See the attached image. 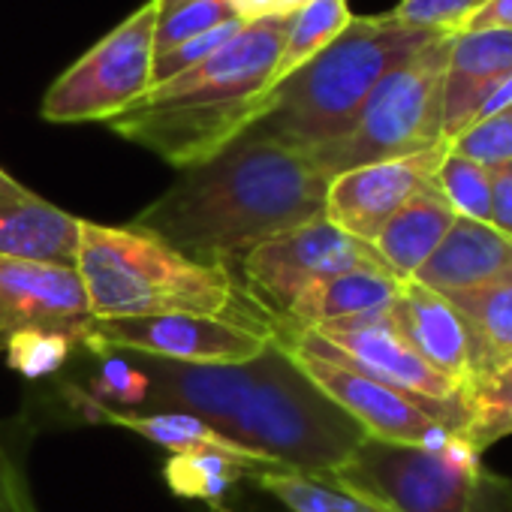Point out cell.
Instances as JSON below:
<instances>
[{
    "label": "cell",
    "instance_id": "cell-1",
    "mask_svg": "<svg viewBox=\"0 0 512 512\" xmlns=\"http://www.w3.org/2000/svg\"><path fill=\"white\" fill-rule=\"evenodd\" d=\"M151 389L139 410H184L275 470L332 473L368 437L272 341L238 365H178L130 353Z\"/></svg>",
    "mask_w": 512,
    "mask_h": 512
},
{
    "label": "cell",
    "instance_id": "cell-2",
    "mask_svg": "<svg viewBox=\"0 0 512 512\" xmlns=\"http://www.w3.org/2000/svg\"><path fill=\"white\" fill-rule=\"evenodd\" d=\"M329 178L308 154L241 133L211 160L181 169L133 226L199 263L226 266L244 250L326 214Z\"/></svg>",
    "mask_w": 512,
    "mask_h": 512
},
{
    "label": "cell",
    "instance_id": "cell-3",
    "mask_svg": "<svg viewBox=\"0 0 512 512\" xmlns=\"http://www.w3.org/2000/svg\"><path fill=\"white\" fill-rule=\"evenodd\" d=\"M290 16L244 25L214 55L151 88L109 127L175 169L211 160L266 115Z\"/></svg>",
    "mask_w": 512,
    "mask_h": 512
},
{
    "label": "cell",
    "instance_id": "cell-4",
    "mask_svg": "<svg viewBox=\"0 0 512 512\" xmlns=\"http://www.w3.org/2000/svg\"><path fill=\"white\" fill-rule=\"evenodd\" d=\"M76 272L97 323L196 314L229 317L275 335L272 320L241 293L226 266L199 263L133 223L82 220Z\"/></svg>",
    "mask_w": 512,
    "mask_h": 512
},
{
    "label": "cell",
    "instance_id": "cell-5",
    "mask_svg": "<svg viewBox=\"0 0 512 512\" xmlns=\"http://www.w3.org/2000/svg\"><path fill=\"white\" fill-rule=\"evenodd\" d=\"M437 34L443 31L410 28L389 13L353 16L335 43L272 88L266 115L250 130L302 154L338 142L383 76Z\"/></svg>",
    "mask_w": 512,
    "mask_h": 512
},
{
    "label": "cell",
    "instance_id": "cell-6",
    "mask_svg": "<svg viewBox=\"0 0 512 512\" xmlns=\"http://www.w3.org/2000/svg\"><path fill=\"white\" fill-rule=\"evenodd\" d=\"M449 49L452 34H437L383 76L356 124L338 142L308 154L311 163L326 178H335L368 163L398 160L443 145V79Z\"/></svg>",
    "mask_w": 512,
    "mask_h": 512
},
{
    "label": "cell",
    "instance_id": "cell-7",
    "mask_svg": "<svg viewBox=\"0 0 512 512\" xmlns=\"http://www.w3.org/2000/svg\"><path fill=\"white\" fill-rule=\"evenodd\" d=\"M332 476L389 512H473L482 464L464 437L443 449L365 437Z\"/></svg>",
    "mask_w": 512,
    "mask_h": 512
},
{
    "label": "cell",
    "instance_id": "cell-8",
    "mask_svg": "<svg viewBox=\"0 0 512 512\" xmlns=\"http://www.w3.org/2000/svg\"><path fill=\"white\" fill-rule=\"evenodd\" d=\"M226 269L232 272L241 293L272 320L278 332L290 308L320 281L350 269L386 266L368 241H359L320 217L244 250L232 263H226Z\"/></svg>",
    "mask_w": 512,
    "mask_h": 512
},
{
    "label": "cell",
    "instance_id": "cell-9",
    "mask_svg": "<svg viewBox=\"0 0 512 512\" xmlns=\"http://www.w3.org/2000/svg\"><path fill=\"white\" fill-rule=\"evenodd\" d=\"M157 16V0H148L58 76L43 97V118L52 124H109L136 106L151 91Z\"/></svg>",
    "mask_w": 512,
    "mask_h": 512
},
{
    "label": "cell",
    "instance_id": "cell-10",
    "mask_svg": "<svg viewBox=\"0 0 512 512\" xmlns=\"http://www.w3.org/2000/svg\"><path fill=\"white\" fill-rule=\"evenodd\" d=\"M287 353L320 392H326L347 416L365 428L368 437L443 449L452 437H464L467 431L464 395L452 401H419L341 362L311 356L299 347H287Z\"/></svg>",
    "mask_w": 512,
    "mask_h": 512
},
{
    "label": "cell",
    "instance_id": "cell-11",
    "mask_svg": "<svg viewBox=\"0 0 512 512\" xmlns=\"http://www.w3.org/2000/svg\"><path fill=\"white\" fill-rule=\"evenodd\" d=\"M272 341V332L229 317L169 314L94 323L85 350L94 356L139 353L178 365H238L256 359Z\"/></svg>",
    "mask_w": 512,
    "mask_h": 512
},
{
    "label": "cell",
    "instance_id": "cell-12",
    "mask_svg": "<svg viewBox=\"0 0 512 512\" xmlns=\"http://www.w3.org/2000/svg\"><path fill=\"white\" fill-rule=\"evenodd\" d=\"M278 344L299 347L311 356L356 368L419 401H452L464 395V386L443 377L410 350V344L398 335L389 311L356 317V320H341V323H326V326L299 332L293 338H284Z\"/></svg>",
    "mask_w": 512,
    "mask_h": 512
},
{
    "label": "cell",
    "instance_id": "cell-13",
    "mask_svg": "<svg viewBox=\"0 0 512 512\" xmlns=\"http://www.w3.org/2000/svg\"><path fill=\"white\" fill-rule=\"evenodd\" d=\"M94 314L76 269L0 256V350L19 332H61L79 347L94 332Z\"/></svg>",
    "mask_w": 512,
    "mask_h": 512
},
{
    "label": "cell",
    "instance_id": "cell-14",
    "mask_svg": "<svg viewBox=\"0 0 512 512\" xmlns=\"http://www.w3.org/2000/svg\"><path fill=\"white\" fill-rule=\"evenodd\" d=\"M446 154V142L422 154L368 163L329 178L326 220L359 241H374L377 232L422 190L434 187V172Z\"/></svg>",
    "mask_w": 512,
    "mask_h": 512
},
{
    "label": "cell",
    "instance_id": "cell-15",
    "mask_svg": "<svg viewBox=\"0 0 512 512\" xmlns=\"http://www.w3.org/2000/svg\"><path fill=\"white\" fill-rule=\"evenodd\" d=\"M413 281L440 296L506 287L512 284V238L491 223L455 217Z\"/></svg>",
    "mask_w": 512,
    "mask_h": 512
},
{
    "label": "cell",
    "instance_id": "cell-16",
    "mask_svg": "<svg viewBox=\"0 0 512 512\" xmlns=\"http://www.w3.org/2000/svg\"><path fill=\"white\" fill-rule=\"evenodd\" d=\"M82 217L61 211L0 169V256L76 269Z\"/></svg>",
    "mask_w": 512,
    "mask_h": 512
},
{
    "label": "cell",
    "instance_id": "cell-17",
    "mask_svg": "<svg viewBox=\"0 0 512 512\" xmlns=\"http://www.w3.org/2000/svg\"><path fill=\"white\" fill-rule=\"evenodd\" d=\"M512 76V31H458L443 79V142L455 139Z\"/></svg>",
    "mask_w": 512,
    "mask_h": 512
},
{
    "label": "cell",
    "instance_id": "cell-18",
    "mask_svg": "<svg viewBox=\"0 0 512 512\" xmlns=\"http://www.w3.org/2000/svg\"><path fill=\"white\" fill-rule=\"evenodd\" d=\"M389 317L398 335L410 344V350L419 359H425L434 371L467 389V332L446 296L416 281H404L395 302L389 305Z\"/></svg>",
    "mask_w": 512,
    "mask_h": 512
},
{
    "label": "cell",
    "instance_id": "cell-19",
    "mask_svg": "<svg viewBox=\"0 0 512 512\" xmlns=\"http://www.w3.org/2000/svg\"><path fill=\"white\" fill-rule=\"evenodd\" d=\"M398 290H401V281L392 278L386 269H350V272H341V275L311 287L290 308L287 320L275 332V341L293 338L299 332H308V329H317V326H326V323L383 314L395 302Z\"/></svg>",
    "mask_w": 512,
    "mask_h": 512
},
{
    "label": "cell",
    "instance_id": "cell-20",
    "mask_svg": "<svg viewBox=\"0 0 512 512\" xmlns=\"http://www.w3.org/2000/svg\"><path fill=\"white\" fill-rule=\"evenodd\" d=\"M455 223V211L440 196L437 187L416 193L371 241L380 263L389 269L392 278L413 281L416 272L428 263V256L437 250L449 226Z\"/></svg>",
    "mask_w": 512,
    "mask_h": 512
},
{
    "label": "cell",
    "instance_id": "cell-21",
    "mask_svg": "<svg viewBox=\"0 0 512 512\" xmlns=\"http://www.w3.org/2000/svg\"><path fill=\"white\" fill-rule=\"evenodd\" d=\"M446 299L467 332L470 383L512 365V284L476 293H449Z\"/></svg>",
    "mask_w": 512,
    "mask_h": 512
},
{
    "label": "cell",
    "instance_id": "cell-22",
    "mask_svg": "<svg viewBox=\"0 0 512 512\" xmlns=\"http://www.w3.org/2000/svg\"><path fill=\"white\" fill-rule=\"evenodd\" d=\"M263 491L278 497L290 512H389L365 494L347 488L332 473L263 470L250 476Z\"/></svg>",
    "mask_w": 512,
    "mask_h": 512
},
{
    "label": "cell",
    "instance_id": "cell-23",
    "mask_svg": "<svg viewBox=\"0 0 512 512\" xmlns=\"http://www.w3.org/2000/svg\"><path fill=\"white\" fill-rule=\"evenodd\" d=\"M263 470L269 467L226 452H178L166 458L163 479L172 494L187 500H205L208 506H214L238 479H250L253 473Z\"/></svg>",
    "mask_w": 512,
    "mask_h": 512
},
{
    "label": "cell",
    "instance_id": "cell-24",
    "mask_svg": "<svg viewBox=\"0 0 512 512\" xmlns=\"http://www.w3.org/2000/svg\"><path fill=\"white\" fill-rule=\"evenodd\" d=\"M353 22L347 0H311L308 7L287 19L284 49L278 61V82L320 55L329 43H335L344 28Z\"/></svg>",
    "mask_w": 512,
    "mask_h": 512
},
{
    "label": "cell",
    "instance_id": "cell-25",
    "mask_svg": "<svg viewBox=\"0 0 512 512\" xmlns=\"http://www.w3.org/2000/svg\"><path fill=\"white\" fill-rule=\"evenodd\" d=\"M467 431L464 440L482 452L491 443L512 437V365L473 380L464 389Z\"/></svg>",
    "mask_w": 512,
    "mask_h": 512
},
{
    "label": "cell",
    "instance_id": "cell-26",
    "mask_svg": "<svg viewBox=\"0 0 512 512\" xmlns=\"http://www.w3.org/2000/svg\"><path fill=\"white\" fill-rule=\"evenodd\" d=\"M434 187L449 202L455 217L488 223V217H491V175L482 163L467 160V157L446 148V154L434 172Z\"/></svg>",
    "mask_w": 512,
    "mask_h": 512
},
{
    "label": "cell",
    "instance_id": "cell-27",
    "mask_svg": "<svg viewBox=\"0 0 512 512\" xmlns=\"http://www.w3.org/2000/svg\"><path fill=\"white\" fill-rule=\"evenodd\" d=\"M79 344L61 332H40V329H31V332H19L13 335L7 344H4V359L13 371H19L22 377L28 380H43V377H52L58 374L73 350Z\"/></svg>",
    "mask_w": 512,
    "mask_h": 512
},
{
    "label": "cell",
    "instance_id": "cell-28",
    "mask_svg": "<svg viewBox=\"0 0 512 512\" xmlns=\"http://www.w3.org/2000/svg\"><path fill=\"white\" fill-rule=\"evenodd\" d=\"M229 19H238L229 0H184L178 7H169L157 16L154 31V52L163 55L184 40H193Z\"/></svg>",
    "mask_w": 512,
    "mask_h": 512
},
{
    "label": "cell",
    "instance_id": "cell-29",
    "mask_svg": "<svg viewBox=\"0 0 512 512\" xmlns=\"http://www.w3.org/2000/svg\"><path fill=\"white\" fill-rule=\"evenodd\" d=\"M148 389L151 383L130 353H106L100 356V371L85 392L115 410H139L148 398Z\"/></svg>",
    "mask_w": 512,
    "mask_h": 512
},
{
    "label": "cell",
    "instance_id": "cell-30",
    "mask_svg": "<svg viewBox=\"0 0 512 512\" xmlns=\"http://www.w3.org/2000/svg\"><path fill=\"white\" fill-rule=\"evenodd\" d=\"M446 148L482 163L485 169L512 163V106L467 124L455 139L446 142Z\"/></svg>",
    "mask_w": 512,
    "mask_h": 512
},
{
    "label": "cell",
    "instance_id": "cell-31",
    "mask_svg": "<svg viewBox=\"0 0 512 512\" xmlns=\"http://www.w3.org/2000/svg\"><path fill=\"white\" fill-rule=\"evenodd\" d=\"M241 28H244V22H241V19H229V22H223V25H217V28H211V31H205V34L193 37V40L178 43L175 49H169V52H163V55H154V67H151V88L166 85V82H172L175 76H181V73L193 70V67H196V64H202L208 55H214L226 40H232Z\"/></svg>",
    "mask_w": 512,
    "mask_h": 512
},
{
    "label": "cell",
    "instance_id": "cell-32",
    "mask_svg": "<svg viewBox=\"0 0 512 512\" xmlns=\"http://www.w3.org/2000/svg\"><path fill=\"white\" fill-rule=\"evenodd\" d=\"M485 4L488 0H401L389 16L410 28L458 34L461 25Z\"/></svg>",
    "mask_w": 512,
    "mask_h": 512
},
{
    "label": "cell",
    "instance_id": "cell-33",
    "mask_svg": "<svg viewBox=\"0 0 512 512\" xmlns=\"http://www.w3.org/2000/svg\"><path fill=\"white\" fill-rule=\"evenodd\" d=\"M0 512H37L28 473L13 449H0Z\"/></svg>",
    "mask_w": 512,
    "mask_h": 512
},
{
    "label": "cell",
    "instance_id": "cell-34",
    "mask_svg": "<svg viewBox=\"0 0 512 512\" xmlns=\"http://www.w3.org/2000/svg\"><path fill=\"white\" fill-rule=\"evenodd\" d=\"M491 217L488 223L512 238V163L491 166Z\"/></svg>",
    "mask_w": 512,
    "mask_h": 512
},
{
    "label": "cell",
    "instance_id": "cell-35",
    "mask_svg": "<svg viewBox=\"0 0 512 512\" xmlns=\"http://www.w3.org/2000/svg\"><path fill=\"white\" fill-rule=\"evenodd\" d=\"M461 31H512V0H488L461 25Z\"/></svg>",
    "mask_w": 512,
    "mask_h": 512
},
{
    "label": "cell",
    "instance_id": "cell-36",
    "mask_svg": "<svg viewBox=\"0 0 512 512\" xmlns=\"http://www.w3.org/2000/svg\"><path fill=\"white\" fill-rule=\"evenodd\" d=\"M229 4L244 25L278 16V0H229Z\"/></svg>",
    "mask_w": 512,
    "mask_h": 512
},
{
    "label": "cell",
    "instance_id": "cell-37",
    "mask_svg": "<svg viewBox=\"0 0 512 512\" xmlns=\"http://www.w3.org/2000/svg\"><path fill=\"white\" fill-rule=\"evenodd\" d=\"M308 4H311V0H278V16H293Z\"/></svg>",
    "mask_w": 512,
    "mask_h": 512
},
{
    "label": "cell",
    "instance_id": "cell-38",
    "mask_svg": "<svg viewBox=\"0 0 512 512\" xmlns=\"http://www.w3.org/2000/svg\"><path fill=\"white\" fill-rule=\"evenodd\" d=\"M178 4H184V0H157L160 13H163V10H169V7H178Z\"/></svg>",
    "mask_w": 512,
    "mask_h": 512
},
{
    "label": "cell",
    "instance_id": "cell-39",
    "mask_svg": "<svg viewBox=\"0 0 512 512\" xmlns=\"http://www.w3.org/2000/svg\"><path fill=\"white\" fill-rule=\"evenodd\" d=\"M10 446V440H7V434H4V425H0V449H7Z\"/></svg>",
    "mask_w": 512,
    "mask_h": 512
},
{
    "label": "cell",
    "instance_id": "cell-40",
    "mask_svg": "<svg viewBox=\"0 0 512 512\" xmlns=\"http://www.w3.org/2000/svg\"><path fill=\"white\" fill-rule=\"evenodd\" d=\"M211 509H217V512H232V509H226V506H223V503H214V506H211Z\"/></svg>",
    "mask_w": 512,
    "mask_h": 512
}]
</instances>
